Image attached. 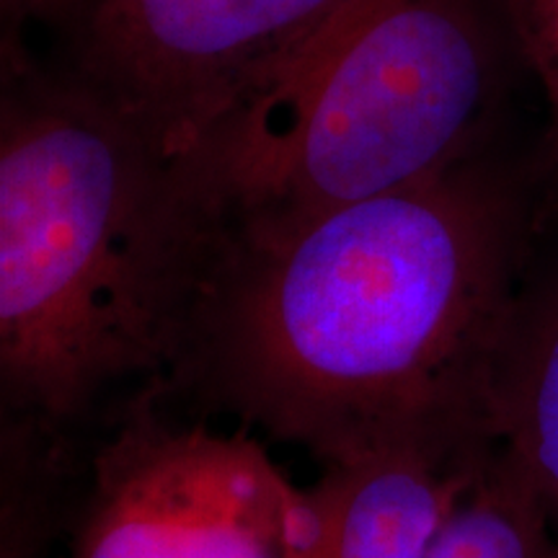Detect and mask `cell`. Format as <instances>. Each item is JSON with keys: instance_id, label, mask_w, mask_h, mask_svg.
I'll return each instance as SVG.
<instances>
[{"instance_id": "obj_1", "label": "cell", "mask_w": 558, "mask_h": 558, "mask_svg": "<svg viewBox=\"0 0 558 558\" xmlns=\"http://www.w3.org/2000/svg\"><path fill=\"white\" fill-rule=\"evenodd\" d=\"M514 267V209L469 163L308 220L226 230L163 386L320 463L492 435Z\"/></svg>"}, {"instance_id": "obj_3", "label": "cell", "mask_w": 558, "mask_h": 558, "mask_svg": "<svg viewBox=\"0 0 558 558\" xmlns=\"http://www.w3.org/2000/svg\"><path fill=\"white\" fill-rule=\"evenodd\" d=\"M494 90L481 0H354L184 169L226 230L288 226L465 166Z\"/></svg>"}, {"instance_id": "obj_5", "label": "cell", "mask_w": 558, "mask_h": 558, "mask_svg": "<svg viewBox=\"0 0 558 558\" xmlns=\"http://www.w3.org/2000/svg\"><path fill=\"white\" fill-rule=\"evenodd\" d=\"M354 0H88L81 78L186 163Z\"/></svg>"}, {"instance_id": "obj_2", "label": "cell", "mask_w": 558, "mask_h": 558, "mask_svg": "<svg viewBox=\"0 0 558 558\" xmlns=\"http://www.w3.org/2000/svg\"><path fill=\"white\" fill-rule=\"evenodd\" d=\"M226 228L181 160L86 81L13 73L0 124V388L26 429L166 383Z\"/></svg>"}, {"instance_id": "obj_9", "label": "cell", "mask_w": 558, "mask_h": 558, "mask_svg": "<svg viewBox=\"0 0 558 558\" xmlns=\"http://www.w3.org/2000/svg\"><path fill=\"white\" fill-rule=\"evenodd\" d=\"M520 45L538 75L550 111V148L558 158V0H507Z\"/></svg>"}, {"instance_id": "obj_8", "label": "cell", "mask_w": 558, "mask_h": 558, "mask_svg": "<svg viewBox=\"0 0 558 558\" xmlns=\"http://www.w3.org/2000/svg\"><path fill=\"white\" fill-rule=\"evenodd\" d=\"M427 558H558V527L520 465L494 445Z\"/></svg>"}, {"instance_id": "obj_4", "label": "cell", "mask_w": 558, "mask_h": 558, "mask_svg": "<svg viewBox=\"0 0 558 558\" xmlns=\"http://www.w3.org/2000/svg\"><path fill=\"white\" fill-rule=\"evenodd\" d=\"M163 393L145 383L96 450L65 558H316L311 486L259 439L169 414Z\"/></svg>"}, {"instance_id": "obj_6", "label": "cell", "mask_w": 558, "mask_h": 558, "mask_svg": "<svg viewBox=\"0 0 558 558\" xmlns=\"http://www.w3.org/2000/svg\"><path fill=\"white\" fill-rule=\"evenodd\" d=\"M497 439L418 437L324 463L316 558H427Z\"/></svg>"}, {"instance_id": "obj_7", "label": "cell", "mask_w": 558, "mask_h": 558, "mask_svg": "<svg viewBox=\"0 0 558 558\" xmlns=\"http://www.w3.org/2000/svg\"><path fill=\"white\" fill-rule=\"evenodd\" d=\"M488 427L558 527V282L518 303L492 367Z\"/></svg>"}, {"instance_id": "obj_11", "label": "cell", "mask_w": 558, "mask_h": 558, "mask_svg": "<svg viewBox=\"0 0 558 558\" xmlns=\"http://www.w3.org/2000/svg\"><path fill=\"white\" fill-rule=\"evenodd\" d=\"M88 0H3L5 13L26 19H60L68 13L81 16Z\"/></svg>"}, {"instance_id": "obj_10", "label": "cell", "mask_w": 558, "mask_h": 558, "mask_svg": "<svg viewBox=\"0 0 558 558\" xmlns=\"http://www.w3.org/2000/svg\"><path fill=\"white\" fill-rule=\"evenodd\" d=\"M37 518L32 501L29 507L21 505L13 488L11 497H5L3 509V558H41Z\"/></svg>"}]
</instances>
